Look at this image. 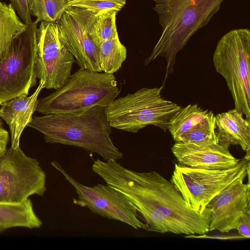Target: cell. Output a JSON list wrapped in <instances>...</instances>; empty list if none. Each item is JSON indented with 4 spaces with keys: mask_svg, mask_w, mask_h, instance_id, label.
Listing matches in <instances>:
<instances>
[{
    "mask_svg": "<svg viewBox=\"0 0 250 250\" xmlns=\"http://www.w3.org/2000/svg\"><path fill=\"white\" fill-rule=\"evenodd\" d=\"M27 126L42 133L47 143L79 147L98 154L106 162L123 157L110 138L111 127L105 106L95 105L81 112L34 117Z\"/></svg>",
    "mask_w": 250,
    "mask_h": 250,
    "instance_id": "2",
    "label": "cell"
},
{
    "mask_svg": "<svg viewBox=\"0 0 250 250\" xmlns=\"http://www.w3.org/2000/svg\"><path fill=\"white\" fill-rule=\"evenodd\" d=\"M43 88L44 82L40 80L38 86L31 95H22L1 104L0 118L9 126L11 147L20 146L21 133L36 111L38 97Z\"/></svg>",
    "mask_w": 250,
    "mask_h": 250,
    "instance_id": "16",
    "label": "cell"
},
{
    "mask_svg": "<svg viewBox=\"0 0 250 250\" xmlns=\"http://www.w3.org/2000/svg\"><path fill=\"white\" fill-rule=\"evenodd\" d=\"M250 160L224 169L191 167L176 164L170 181L191 208L204 212L209 203L236 179L249 175Z\"/></svg>",
    "mask_w": 250,
    "mask_h": 250,
    "instance_id": "7",
    "label": "cell"
},
{
    "mask_svg": "<svg viewBox=\"0 0 250 250\" xmlns=\"http://www.w3.org/2000/svg\"><path fill=\"white\" fill-rule=\"evenodd\" d=\"M36 40V78L44 82V88L62 87L71 75L75 59L62 42L57 22L41 21Z\"/></svg>",
    "mask_w": 250,
    "mask_h": 250,
    "instance_id": "10",
    "label": "cell"
},
{
    "mask_svg": "<svg viewBox=\"0 0 250 250\" xmlns=\"http://www.w3.org/2000/svg\"><path fill=\"white\" fill-rule=\"evenodd\" d=\"M250 30L232 29L218 42L213 54L215 70L225 80L234 108L250 121Z\"/></svg>",
    "mask_w": 250,
    "mask_h": 250,
    "instance_id": "6",
    "label": "cell"
},
{
    "mask_svg": "<svg viewBox=\"0 0 250 250\" xmlns=\"http://www.w3.org/2000/svg\"><path fill=\"white\" fill-rule=\"evenodd\" d=\"M118 13L113 10H106L96 14L93 27V37L100 47L103 42L118 36L116 23Z\"/></svg>",
    "mask_w": 250,
    "mask_h": 250,
    "instance_id": "22",
    "label": "cell"
},
{
    "mask_svg": "<svg viewBox=\"0 0 250 250\" xmlns=\"http://www.w3.org/2000/svg\"><path fill=\"white\" fill-rule=\"evenodd\" d=\"M126 0H68L69 7H78L98 14L106 10L118 13L125 6Z\"/></svg>",
    "mask_w": 250,
    "mask_h": 250,
    "instance_id": "23",
    "label": "cell"
},
{
    "mask_svg": "<svg viewBox=\"0 0 250 250\" xmlns=\"http://www.w3.org/2000/svg\"><path fill=\"white\" fill-rule=\"evenodd\" d=\"M96 14L86 9L69 7L56 22L62 42L80 68L101 72L100 47L93 34Z\"/></svg>",
    "mask_w": 250,
    "mask_h": 250,
    "instance_id": "12",
    "label": "cell"
},
{
    "mask_svg": "<svg viewBox=\"0 0 250 250\" xmlns=\"http://www.w3.org/2000/svg\"><path fill=\"white\" fill-rule=\"evenodd\" d=\"M215 128L213 112L197 104L181 107L167 127L175 142L197 145L217 143Z\"/></svg>",
    "mask_w": 250,
    "mask_h": 250,
    "instance_id": "14",
    "label": "cell"
},
{
    "mask_svg": "<svg viewBox=\"0 0 250 250\" xmlns=\"http://www.w3.org/2000/svg\"><path fill=\"white\" fill-rule=\"evenodd\" d=\"M120 93L113 74L80 68L62 87L38 99L36 111L44 115L81 112L95 105L106 106Z\"/></svg>",
    "mask_w": 250,
    "mask_h": 250,
    "instance_id": "4",
    "label": "cell"
},
{
    "mask_svg": "<svg viewBox=\"0 0 250 250\" xmlns=\"http://www.w3.org/2000/svg\"><path fill=\"white\" fill-rule=\"evenodd\" d=\"M162 88H142L114 99L106 106L111 127L136 133L148 125H154L166 131L182 107L163 98Z\"/></svg>",
    "mask_w": 250,
    "mask_h": 250,
    "instance_id": "5",
    "label": "cell"
},
{
    "mask_svg": "<svg viewBox=\"0 0 250 250\" xmlns=\"http://www.w3.org/2000/svg\"><path fill=\"white\" fill-rule=\"evenodd\" d=\"M68 7V0H31V14L38 22H56Z\"/></svg>",
    "mask_w": 250,
    "mask_h": 250,
    "instance_id": "21",
    "label": "cell"
},
{
    "mask_svg": "<svg viewBox=\"0 0 250 250\" xmlns=\"http://www.w3.org/2000/svg\"><path fill=\"white\" fill-rule=\"evenodd\" d=\"M38 21L12 41L0 61V105L22 95H28L37 83L35 62L37 51Z\"/></svg>",
    "mask_w": 250,
    "mask_h": 250,
    "instance_id": "8",
    "label": "cell"
},
{
    "mask_svg": "<svg viewBox=\"0 0 250 250\" xmlns=\"http://www.w3.org/2000/svg\"><path fill=\"white\" fill-rule=\"evenodd\" d=\"M11 3L0 1V61L5 56L13 40L27 27Z\"/></svg>",
    "mask_w": 250,
    "mask_h": 250,
    "instance_id": "19",
    "label": "cell"
},
{
    "mask_svg": "<svg viewBox=\"0 0 250 250\" xmlns=\"http://www.w3.org/2000/svg\"><path fill=\"white\" fill-rule=\"evenodd\" d=\"M42 225L29 199L18 203L0 202V232L15 227L38 229Z\"/></svg>",
    "mask_w": 250,
    "mask_h": 250,
    "instance_id": "18",
    "label": "cell"
},
{
    "mask_svg": "<svg viewBox=\"0 0 250 250\" xmlns=\"http://www.w3.org/2000/svg\"><path fill=\"white\" fill-rule=\"evenodd\" d=\"M171 151L180 165L191 167L224 169L235 167L240 161L228 147L217 143L197 145L175 142Z\"/></svg>",
    "mask_w": 250,
    "mask_h": 250,
    "instance_id": "15",
    "label": "cell"
},
{
    "mask_svg": "<svg viewBox=\"0 0 250 250\" xmlns=\"http://www.w3.org/2000/svg\"><path fill=\"white\" fill-rule=\"evenodd\" d=\"M3 123L1 119L0 118V126H3Z\"/></svg>",
    "mask_w": 250,
    "mask_h": 250,
    "instance_id": "27",
    "label": "cell"
},
{
    "mask_svg": "<svg viewBox=\"0 0 250 250\" xmlns=\"http://www.w3.org/2000/svg\"><path fill=\"white\" fill-rule=\"evenodd\" d=\"M236 229L243 238H250V209L246 211L241 217Z\"/></svg>",
    "mask_w": 250,
    "mask_h": 250,
    "instance_id": "25",
    "label": "cell"
},
{
    "mask_svg": "<svg viewBox=\"0 0 250 250\" xmlns=\"http://www.w3.org/2000/svg\"><path fill=\"white\" fill-rule=\"evenodd\" d=\"M46 174L35 158L19 146L0 155V202L18 203L46 191Z\"/></svg>",
    "mask_w": 250,
    "mask_h": 250,
    "instance_id": "9",
    "label": "cell"
},
{
    "mask_svg": "<svg viewBox=\"0 0 250 250\" xmlns=\"http://www.w3.org/2000/svg\"><path fill=\"white\" fill-rule=\"evenodd\" d=\"M9 139L8 131L0 126V155L6 150Z\"/></svg>",
    "mask_w": 250,
    "mask_h": 250,
    "instance_id": "26",
    "label": "cell"
},
{
    "mask_svg": "<svg viewBox=\"0 0 250 250\" xmlns=\"http://www.w3.org/2000/svg\"><path fill=\"white\" fill-rule=\"evenodd\" d=\"M245 177L233 181L209 203V231L229 232L236 229L243 214L250 209V185Z\"/></svg>",
    "mask_w": 250,
    "mask_h": 250,
    "instance_id": "13",
    "label": "cell"
},
{
    "mask_svg": "<svg viewBox=\"0 0 250 250\" xmlns=\"http://www.w3.org/2000/svg\"><path fill=\"white\" fill-rule=\"evenodd\" d=\"M127 51L119 36L106 40L100 44L99 59L102 71L108 74L116 72L125 60Z\"/></svg>",
    "mask_w": 250,
    "mask_h": 250,
    "instance_id": "20",
    "label": "cell"
},
{
    "mask_svg": "<svg viewBox=\"0 0 250 250\" xmlns=\"http://www.w3.org/2000/svg\"><path fill=\"white\" fill-rule=\"evenodd\" d=\"M51 165L75 189L78 195V199L73 200L75 205L87 208L102 217L120 221L135 229L146 230L136 209L121 192L107 185H83L71 177L57 161L51 162Z\"/></svg>",
    "mask_w": 250,
    "mask_h": 250,
    "instance_id": "11",
    "label": "cell"
},
{
    "mask_svg": "<svg viewBox=\"0 0 250 250\" xmlns=\"http://www.w3.org/2000/svg\"><path fill=\"white\" fill-rule=\"evenodd\" d=\"M92 170L127 199L146 230L188 235L209 231V208L203 213L191 208L173 183L157 172H138L115 160L98 159L94 161Z\"/></svg>",
    "mask_w": 250,
    "mask_h": 250,
    "instance_id": "1",
    "label": "cell"
},
{
    "mask_svg": "<svg viewBox=\"0 0 250 250\" xmlns=\"http://www.w3.org/2000/svg\"><path fill=\"white\" fill-rule=\"evenodd\" d=\"M10 3L24 22H32L31 14V0H10Z\"/></svg>",
    "mask_w": 250,
    "mask_h": 250,
    "instance_id": "24",
    "label": "cell"
},
{
    "mask_svg": "<svg viewBox=\"0 0 250 250\" xmlns=\"http://www.w3.org/2000/svg\"><path fill=\"white\" fill-rule=\"evenodd\" d=\"M225 0H153L162 32L150 55L148 64L158 57L167 62L165 81L173 71L176 56L190 38L206 26Z\"/></svg>",
    "mask_w": 250,
    "mask_h": 250,
    "instance_id": "3",
    "label": "cell"
},
{
    "mask_svg": "<svg viewBox=\"0 0 250 250\" xmlns=\"http://www.w3.org/2000/svg\"><path fill=\"white\" fill-rule=\"evenodd\" d=\"M217 143L227 147L239 145L243 150L250 148V121L235 108L215 115Z\"/></svg>",
    "mask_w": 250,
    "mask_h": 250,
    "instance_id": "17",
    "label": "cell"
}]
</instances>
